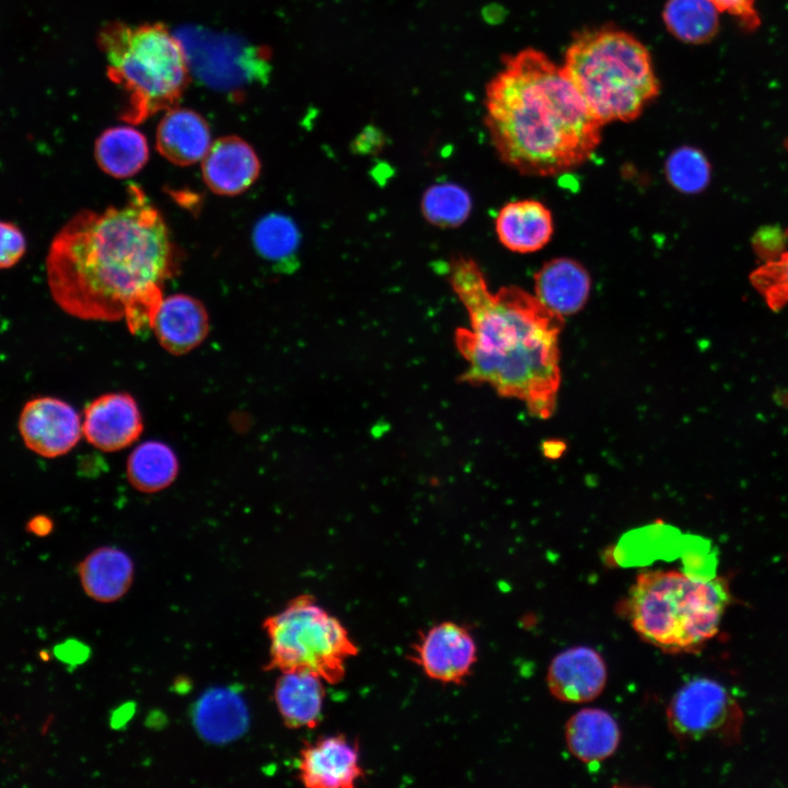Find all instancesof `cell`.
Segmentation results:
<instances>
[{
    "mask_svg": "<svg viewBox=\"0 0 788 788\" xmlns=\"http://www.w3.org/2000/svg\"><path fill=\"white\" fill-rule=\"evenodd\" d=\"M298 770L300 781L309 788H351L364 776L358 745L344 734L306 744Z\"/></svg>",
    "mask_w": 788,
    "mask_h": 788,
    "instance_id": "12",
    "label": "cell"
},
{
    "mask_svg": "<svg viewBox=\"0 0 788 788\" xmlns=\"http://www.w3.org/2000/svg\"><path fill=\"white\" fill-rule=\"evenodd\" d=\"M606 665L589 647H573L558 653L547 671V686L566 703H584L598 697L606 683Z\"/></svg>",
    "mask_w": 788,
    "mask_h": 788,
    "instance_id": "15",
    "label": "cell"
},
{
    "mask_svg": "<svg viewBox=\"0 0 788 788\" xmlns=\"http://www.w3.org/2000/svg\"><path fill=\"white\" fill-rule=\"evenodd\" d=\"M667 174L670 182L681 192L697 193L708 184L710 166L699 150L684 147L669 157Z\"/></svg>",
    "mask_w": 788,
    "mask_h": 788,
    "instance_id": "29",
    "label": "cell"
},
{
    "mask_svg": "<svg viewBox=\"0 0 788 788\" xmlns=\"http://www.w3.org/2000/svg\"><path fill=\"white\" fill-rule=\"evenodd\" d=\"M472 200L456 184L442 183L429 187L421 199L424 217L439 228H455L468 217Z\"/></svg>",
    "mask_w": 788,
    "mask_h": 788,
    "instance_id": "28",
    "label": "cell"
},
{
    "mask_svg": "<svg viewBox=\"0 0 788 788\" xmlns=\"http://www.w3.org/2000/svg\"><path fill=\"white\" fill-rule=\"evenodd\" d=\"M719 13L711 0H668L663 21L670 33L680 40L704 44L718 33Z\"/></svg>",
    "mask_w": 788,
    "mask_h": 788,
    "instance_id": "25",
    "label": "cell"
},
{
    "mask_svg": "<svg viewBox=\"0 0 788 788\" xmlns=\"http://www.w3.org/2000/svg\"><path fill=\"white\" fill-rule=\"evenodd\" d=\"M729 598L721 578L646 570L630 588L627 614L648 644L667 652H691L718 633Z\"/></svg>",
    "mask_w": 788,
    "mask_h": 788,
    "instance_id": "5",
    "label": "cell"
},
{
    "mask_svg": "<svg viewBox=\"0 0 788 788\" xmlns=\"http://www.w3.org/2000/svg\"><path fill=\"white\" fill-rule=\"evenodd\" d=\"M485 108V124L500 159L525 174L571 170L601 140L602 124L563 67L534 48L506 57L486 89Z\"/></svg>",
    "mask_w": 788,
    "mask_h": 788,
    "instance_id": "3",
    "label": "cell"
},
{
    "mask_svg": "<svg viewBox=\"0 0 788 788\" xmlns=\"http://www.w3.org/2000/svg\"><path fill=\"white\" fill-rule=\"evenodd\" d=\"M750 281L770 310L778 312L788 304V252L755 269Z\"/></svg>",
    "mask_w": 788,
    "mask_h": 788,
    "instance_id": "30",
    "label": "cell"
},
{
    "mask_svg": "<svg viewBox=\"0 0 788 788\" xmlns=\"http://www.w3.org/2000/svg\"><path fill=\"white\" fill-rule=\"evenodd\" d=\"M207 187L220 196H236L258 178L260 162L251 144L237 136H225L211 143L201 160Z\"/></svg>",
    "mask_w": 788,
    "mask_h": 788,
    "instance_id": "14",
    "label": "cell"
},
{
    "mask_svg": "<svg viewBox=\"0 0 788 788\" xmlns=\"http://www.w3.org/2000/svg\"><path fill=\"white\" fill-rule=\"evenodd\" d=\"M410 657L431 680L461 684L476 663L477 647L472 634L463 625L442 622L419 635Z\"/></svg>",
    "mask_w": 788,
    "mask_h": 788,
    "instance_id": "10",
    "label": "cell"
},
{
    "mask_svg": "<svg viewBox=\"0 0 788 788\" xmlns=\"http://www.w3.org/2000/svg\"><path fill=\"white\" fill-rule=\"evenodd\" d=\"M565 737L570 753L584 763L600 762L617 749L621 732L605 710L584 708L567 721Z\"/></svg>",
    "mask_w": 788,
    "mask_h": 788,
    "instance_id": "23",
    "label": "cell"
},
{
    "mask_svg": "<svg viewBox=\"0 0 788 788\" xmlns=\"http://www.w3.org/2000/svg\"><path fill=\"white\" fill-rule=\"evenodd\" d=\"M561 67L602 125L637 118L660 92L648 49L618 28L578 33Z\"/></svg>",
    "mask_w": 788,
    "mask_h": 788,
    "instance_id": "4",
    "label": "cell"
},
{
    "mask_svg": "<svg viewBox=\"0 0 788 788\" xmlns=\"http://www.w3.org/2000/svg\"><path fill=\"white\" fill-rule=\"evenodd\" d=\"M99 44L108 78L127 96L125 121L142 123L176 105L190 72L182 43L166 26L112 22L101 31Z\"/></svg>",
    "mask_w": 788,
    "mask_h": 788,
    "instance_id": "6",
    "label": "cell"
},
{
    "mask_svg": "<svg viewBox=\"0 0 788 788\" xmlns=\"http://www.w3.org/2000/svg\"><path fill=\"white\" fill-rule=\"evenodd\" d=\"M26 247L22 230L13 222L0 220V269L16 265L25 255Z\"/></svg>",
    "mask_w": 788,
    "mask_h": 788,
    "instance_id": "31",
    "label": "cell"
},
{
    "mask_svg": "<svg viewBox=\"0 0 788 788\" xmlns=\"http://www.w3.org/2000/svg\"><path fill=\"white\" fill-rule=\"evenodd\" d=\"M94 157L104 173L116 178H127L147 164L149 147L139 130L131 126H116L97 137Z\"/></svg>",
    "mask_w": 788,
    "mask_h": 788,
    "instance_id": "24",
    "label": "cell"
},
{
    "mask_svg": "<svg viewBox=\"0 0 788 788\" xmlns=\"http://www.w3.org/2000/svg\"><path fill=\"white\" fill-rule=\"evenodd\" d=\"M788 240V230L779 227H764L753 236V248L762 258L772 260L783 254Z\"/></svg>",
    "mask_w": 788,
    "mask_h": 788,
    "instance_id": "32",
    "label": "cell"
},
{
    "mask_svg": "<svg viewBox=\"0 0 788 788\" xmlns=\"http://www.w3.org/2000/svg\"><path fill=\"white\" fill-rule=\"evenodd\" d=\"M136 401L126 393H109L92 401L84 410L82 432L95 448L113 452L134 443L142 432Z\"/></svg>",
    "mask_w": 788,
    "mask_h": 788,
    "instance_id": "13",
    "label": "cell"
},
{
    "mask_svg": "<svg viewBox=\"0 0 788 788\" xmlns=\"http://www.w3.org/2000/svg\"><path fill=\"white\" fill-rule=\"evenodd\" d=\"M500 243L517 253H532L548 243L553 234L549 210L536 200H518L505 205L496 219Z\"/></svg>",
    "mask_w": 788,
    "mask_h": 788,
    "instance_id": "18",
    "label": "cell"
},
{
    "mask_svg": "<svg viewBox=\"0 0 788 788\" xmlns=\"http://www.w3.org/2000/svg\"><path fill=\"white\" fill-rule=\"evenodd\" d=\"M720 12L734 16L746 31H755L761 25L756 10V0H711Z\"/></svg>",
    "mask_w": 788,
    "mask_h": 788,
    "instance_id": "33",
    "label": "cell"
},
{
    "mask_svg": "<svg viewBox=\"0 0 788 788\" xmlns=\"http://www.w3.org/2000/svg\"><path fill=\"white\" fill-rule=\"evenodd\" d=\"M535 297L560 316L578 312L590 291V277L578 263L557 258L546 263L534 277Z\"/></svg>",
    "mask_w": 788,
    "mask_h": 788,
    "instance_id": "20",
    "label": "cell"
},
{
    "mask_svg": "<svg viewBox=\"0 0 788 788\" xmlns=\"http://www.w3.org/2000/svg\"><path fill=\"white\" fill-rule=\"evenodd\" d=\"M81 586L93 600L109 603L129 590L134 564L123 551L104 546L90 553L78 566Z\"/></svg>",
    "mask_w": 788,
    "mask_h": 788,
    "instance_id": "21",
    "label": "cell"
},
{
    "mask_svg": "<svg viewBox=\"0 0 788 788\" xmlns=\"http://www.w3.org/2000/svg\"><path fill=\"white\" fill-rule=\"evenodd\" d=\"M263 627L269 640L265 670L304 671L336 684L346 674L347 661L358 653L347 628L311 594L293 598Z\"/></svg>",
    "mask_w": 788,
    "mask_h": 788,
    "instance_id": "7",
    "label": "cell"
},
{
    "mask_svg": "<svg viewBox=\"0 0 788 788\" xmlns=\"http://www.w3.org/2000/svg\"><path fill=\"white\" fill-rule=\"evenodd\" d=\"M667 720L681 742L729 740L739 735L742 712L722 684L698 677L675 693L667 709Z\"/></svg>",
    "mask_w": 788,
    "mask_h": 788,
    "instance_id": "9",
    "label": "cell"
},
{
    "mask_svg": "<svg viewBox=\"0 0 788 788\" xmlns=\"http://www.w3.org/2000/svg\"><path fill=\"white\" fill-rule=\"evenodd\" d=\"M19 432L26 448L43 457L68 453L83 433L76 409L51 396H37L24 404L19 417Z\"/></svg>",
    "mask_w": 788,
    "mask_h": 788,
    "instance_id": "11",
    "label": "cell"
},
{
    "mask_svg": "<svg viewBox=\"0 0 788 788\" xmlns=\"http://www.w3.org/2000/svg\"><path fill=\"white\" fill-rule=\"evenodd\" d=\"M45 267L63 312L85 321L124 318L130 333L141 334L152 329L178 254L161 212L131 184L123 205L72 216L55 234Z\"/></svg>",
    "mask_w": 788,
    "mask_h": 788,
    "instance_id": "1",
    "label": "cell"
},
{
    "mask_svg": "<svg viewBox=\"0 0 788 788\" xmlns=\"http://www.w3.org/2000/svg\"><path fill=\"white\" fill-rule=\"evenodd\" d=\"M211 143L208 123L189 108L167 109L157 128V150L167 161L179 166L201 161Z\"/></svg>",
    "mask_w": 788,
    "mask_h": 788,
    "instance_id": "17",
    "label": "cell"
},
{
    "mask_svg": "<svg viewBox=\"0 0 788 788\" xmlns=\"http://www.w3.org/2000/svg\"><path fill=\"white\" fill-rule=\"evenodd\" d=\"M161 346L173 355H184L200 345L209 332L205 305L188 294L163 298L152 324Z\"/></svg>",
    "mask_w": 788,
    "mask_h": 788,
    "instance_id": "16",
    "label": "cell"
},
{
    "mask_svg": "<svg viewBox=\"0 0 788 788\" xmlns=\"http://www.w3.org/2000/svg\"><path fill=\"white\" fill-rule=\"evenodd\" d=\"M448 276L468 317V325L455 333L466 364L464 379L524 403L536 418H551L561 380L558 337L564 317L520 288L489 291L470 257L453 258Z\"/></svg>",
    "mask_w": 788,
    "mask_h": 788,
    "instance_id": "2",
    "label": "cell"
},
{
    "mask_svg": "<svg viewBox=\"0 0 788 788\" xmlns=\"http://www.w3.org/2000/svg\"><path fill=\"white\" fill-rule=\"evenodd\" d=\"M382 142V135L372 127H368L363 130L356 141L357 149H359V151L366 150L368 152L372 149L379 148Z\"/></svg>",
    "mask_w": 788,
    "mask_h": 788,
    "instance_id": "34",
    "label": "cell"
},
{
    "mask_svg": "<svg viewBox=\"0 0 788 788\" xmlns=\"http://www.w3.org/2000/svg\"><path fill=\"white\" fill-rule=\"evenodd\" d=\"M53 530V522L47 517H35L27 523V531L37 535L45 536Z\"/></svg>",
    "mask_w": 788,
    "mask_h": 788,
    "instance_id": "35",
    "label": "cell"
},
{
    "mask_svg": "<svg viewBox=\"0 0 788 788\" xmlns=\"http://www.w3.org/2000/svg\"><path fill=\"white\" fill-rule=\"evenodd\" d=\"M296 223L282 213H268L254 225L252 242L255 252L265 260L286 268L296 256L299 246Z\"/></svg>",
    "mask_w": 788,
    "mask_h": 788,
    "instance_id": "27",
    "label": "cell"
},
{
    "mask_svg": "<svg viewBox=\"0 0 788 788\" xmlns=\"http://www.w3.org/2000/svg\"><path fill=\"white\" fill-rule=\"evenodd\" d=\"M178 461L173 450L160 441L138 445L127 462V476L138 490L154 493L167 487L176 477Z\"/></svg>",
    "mask_w": 788,
    "mask_h": 788,
    "instance_id": "26",
    "label": "cell"
},
{
    "mask_svg": "<svg viewBox=\"0 0 788 788\" xmlns=\"http://www.w3.org/2000/svg\"><path fill=\"white\" fill-rule=\"evenodd\" d=\"M189 72L205 84L224 92H240L263 82L270 71L269 54L245 40L202 27L178 30Z\"/></svg>",
    "mask_w": 788,
    "mask_h": 788,
    "instance_id": "8",
    "label": "cell"
},
{
    "mask_svg": "<svg viewBox=\"0 0 788 788\" xmlns=\"http://www.w3.org/2000/svg\"><path fill=\"white\" fill-rule=\"evenodd\" d=\"M324 680L304 671L281 672L274 699L288 728H314L321 720L325 699Z\"/></svg>",
    "mask_w": 788,
    "mask_h": 788,
    "instance_id": "19",
    "label": "cell"
},
{
    "mask_svg": "<svg viewBox=\"0 0 788 788\" xmlns=\"http://www.w3.org/2000/svg\"><path fill=\"white\" fill-rule=\"evenodd\" d=\"M193 717L198 733L212 743L233 741L248 726L244 699L230 688H213L205 693L197 702Z\"/></svg>",
    "mask_w": 788,
    "mask_h": 788,
    "instance_id": "22",
    "label": "cell"
}]
</instances>
